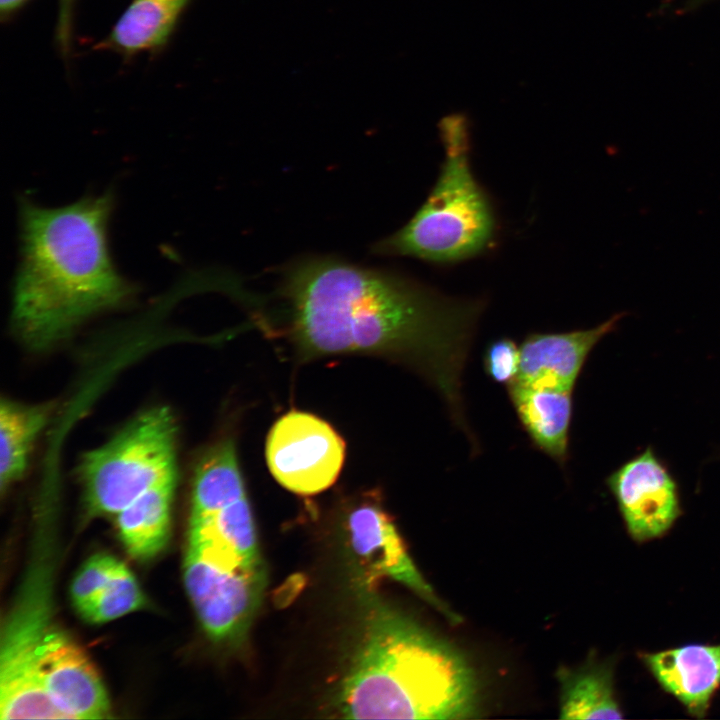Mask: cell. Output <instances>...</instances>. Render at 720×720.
Segmentation results:
<instances>
[{
  "mask_svg": "<svg viewBox=\"0 0 720 720\" xmlns=\"http://www.w3.org/2000/svg\"><path fill=\"white\" fill-rule=\"evenodd\" d=\"M188 1L133 0L115 24L109 42L125 53L161 47Z\"/></svg>",
  "mask_w": 720,
  "mask_h": 720,
  "instance_id": "cell-19",
  "label": "cell"
},
{
  "mask_svg": "<svg viewBox=\"0 0 720 720\" xmlns=\"http://www.w3.org/2000/svg\"><path fill=\"white\" fill-rule=\"evenodd\" d=\"M145 605L142 590L129 568L119 561L106 585L83 607L81 616L90 623H106Z\"/></svg>",
  "mask_w": 720,
  "mask_h": 720,
  "instance_id": "cell-20",
  "label": "cell"
},
{
  "mask_svg": "<svg viewBox=\"0 0 720 720\" xmlns=\"http://www.w3.org/2000/svg\"><path fill=\"white\" fill-rule=\"evenodd\" d=\"M40 670L48 697L67 719L109 717L108 694L94 665L56 625L45 639Z\"/></svg>",
  "mask_w": 720,
  "mask_h": 720,
  "instance_id": "cell-11",
  "label": "cell"
},
{
  "mask_svg": "<svg viewBox=\"0 0 720 720\" xmlns=\"http://www.w3.org/2000/svg\"><path fill=\"white\" fill-rule=\"evenodd\" d=\"M341 435L321 417L290 410L272 425L265 458L273 478L285 489L315 495L337 480L345 460Z\"/></svg>",
  "mask_w": 720,
  "mask_h": 720,
  "instance_id": "cell-7",
  "label": "cell"
},
{
  "mask_svg": "<svg viewBox=\"0 0 720 720\" xmlns=\"http://www.w3.org/2000/svg\"><path fill=\"white\" fill-rule=\"evenodd\" d=\"M361 639L338 694L352 719H471L475 674L449 644L414 619L371 599Z\"/></svg>",
  "mask_w": 720,
  "mask_h": 720,
  "instance_id": "cell-3",
  "label": "cell"
},
{
  "mask_svg": "<svg viewBox=\"0 0 720 720\" xmlns=\"http://www.w3.org/2000/svg\"><path fill=\"white\" fill-rule=\"evenodd\" d=\"M607 484L636 541L662 536L681 513L677 485L650 447L614 471Z\"/></svg>",
  "mask_w": 720,
  "mask_h": 720,
  "instance_id": "cell-10",
  "label": "cell"
},
{
  "mask_svg": "<svg viewBox=\"0 0 720 720\" xmlns=\"http://www.w3.org/2000/svg\"><path fill=\"white\" fill-rule=\"evenodd\" d=\"M377 492H368L348 510L346 525L352 550L368 584L390 578L404 584L453 622L459 617L447 608L423 579L405 548Z\"/></svg>",
  "mask_w": 720,
  "mask_h": 720,
  "instance_id": "cell-9",
  "label": "cell"
},
{
  "mask_svg": "<svg viewBox=\"0 0 720 720\" xmlns=\"http://www.w3.org/2000/svg\"><path fill=\"white\" fill-rule=\"evenodd\" d=\"M176 435L170 410L154 407L87 452L78 474L88 511L116 515L150 488L176 478Z\"/></svg>",
  "mask_w": 720,
  "mask_h": 720,
  "instance_id": "cell-5",
  "label": "cell"
},
{
  "mask_svg": "<svg viewBox=\"0 0 720 720\" xmlns=\"http://www.w3.org/2000/svg\"><path fill=\"white\" fill-rule=\"evenodd\" d=\"M26 0H0L2 14L9 13L22 5Z\"/></svg>",
  "mask_w": 720,
  "mask_h": 720,
  "instance_id": "cell-24",
  "label": "cell"
},
{
  "mask_svg": "<svg viewBox=\"0 0 720 720\" xmlns=\"http://www.w3.org/2000/svg\"><path fill=\"white\" fill-rule=\"evenodd\" d=\"M285 336L302 360L361 355L412 368L429 382L467 437L462 376L484 304L441 295L399 274L333 257L285 271Z\"/></svg>",
  "mask_w": 720,
  "mask_h": 720,
  "instance_id": "cell-1",
  "label": "cell"
},
{
  "mask_svg": "<svg viewBox=\"0 0 720 720\" xmlns=\"http://www.w3.org/2000/svg\"><path fill=\"white\" fill-rule=\"evenodd\" d=\"M662 688L698 718L705 716L720 687V644H690L641 654Z\"/></svg>",
  "mask_w": 720,
  "mask_h": 720,
  "instance_id": "cell-14",
  "label": "cell"
},
{
  "mask_svg": "<svg viewBox=\"0 0 720 720\" xmlns=\"http://www.w3.org/2000/svg\"><path fill=\"white\" fill-rule=\"evenodd\" d=\"M119 560L108 554L90 557L75 575L70 593L76 609L87 604L109 581Z\"/></svg>",
  "mask_w": 720,
  "mask_h": 720,
  "instance_id": "cell-21",
  "label": "cell"
},
{
  "mask_svg": "<svg viewBox=\"0 0 720 720\" xmlns=\"http://www.w3.org/2000/svg\"><path fill=\"white\" fill-rule=\"evenodd\" d=\"M113 204L112 192L55 208L21 200V260L11 323L27 348L50 349L86 320L135 295V286L118 272L109 252Z\"/></svg>",
  "mask_w": 720,
  "mask_h": 720,
  "instance_id": "cell-2",
  "label": "cell"
},
{
  "mask_svg": "<svg viewBox=\"0 0 720 720\" xmlns=\"http://www.w3.org/2000/svg\"><path fill=\"white\" fill-rule=\"evenodd\" d=\"M43 404L2 399L0 406V484L4 491L23 476L34 444L50 417Z\"/></svg>",
  "mask_w": 720,
  "mask_h": 720,
  "instance_id": "cell-18",
  "label": "cell"
},
{
  "mask_svg": "<svg viewBox=\"0 0 720 720\" xmlns=\"http://www.w3.org/2000/svg\"><path fill=\"white\" fill-rule=\"evenodd\" d=\"M507 390L516 415L534 446L563 466L569 456L573 391L518 383L511 384Z\"/></svg>",
  "mask_w": 720,
  "mask_h": 720,
  "instance_id": "cell-15",
  "label": "cell"
},
{
  "mask_svg": "<svg viewBox=\"0 0 720 720\" xmlns=\"http://www.w3.org/2000/svg\"><path fill=\"white\" fill-rule=\"evenodd\" d=\"M175 483L172 478L157 484L115 515L120 539L135 559H150L166 546Z\"/></svg>",
  "mask_w": 720,
  "mask_h": 720,
  "instance_id": "cell-16",
  "label": "cell"
},
{
  "mask_svg": "<svg viewBox=\"0 0 720 720\" xmlns=\"http://www.w3.org/2000/svg\"><path fill=\"white\" fill-rule=\"evenodd\" d=\"M72 2L73 0H61L59 33L63 45H66L68 41Z\"/></svg>",
  "mask_w": 720,
  "mask_h": 720,
  "instance_id": "cell-23",
  "label": "cell"
},
{
  "mask_svg": "<svg viewBox=\"0 0 720 720\" xmlns=\"http://www.w3.org/2000/svg\"><path fill=\"white\" fill-rule=\"evenodd\" d=\"M561 719H621L614 692L613 668L608 663H588L558 673Z\"/></svg>",
  "mask_w": 720,
  "mask_h": 720,
  "instance_id": "cell-17",
  "label": "cell"
},
{
  "mask_svg": "<svg viewBox=\"0 0 720 720\" xmlns=\"http://www.w3.org/2000/svg\"><path fill=\"white\" fill-rule=\"evenodd\" d=\"M439 133L444 159L437 181L414 216L375 244L376 254L448 264L482 254L495 240V213L471 168L468 118L446 115Z\"/></svg>",
  "mask_w": 720,
  "mask_h": 720,
  "instance_id": "cell-4",
  "label": "cell"
},
{
  "mask_svg": "<svg viewBox=\"0 0 720 720\" xmlns=\"http://www.w3.org/2000/svg\"><path fill=\"white\" fill-rule=\"evenodd\" d=\"M519 366L520 347L513 339L501 337L486 346L483 367L494 382L510 386L517 379Z\"/></svg>",
  "mask_w": 720,
  "mask_h": 720,
  "instance_id": "cell-22",
  "label": "cell"
},
{
  "mask_svg": "<svg viewBox=\"0 0 720 720\" xmlns=\"http://www.w3.org/2000/svg\"><path fill=\"white\" fill-rule=\"evenodd\" d=\"M183 568L187 594L206 634L218 643L241 644L266 582L220 570L189 550Z\"/></svg>",
  "mask_w": 720,
  "mask_h": 720,
  "instance_id": "cell-8",
  "label": "cell"
},
{
  "mask_svg": "<svg viewBox=\"0 0 720 720\" xmlns=\"http://www.w3.org/2000/svg\"><path fill=\"white\" fill-rule=\"evenodd\" d=\"M618 319L615 315L585 330L527 335L519 346L520 366L514 383L573 391L589 353L614 329Z\"/></svg>",
  "mask_w": 720,
  "mask_h": 720,
  "instance_id": "cell-13",
  "label": "cell"
},
{
  "mask_svg": "<svg viewBox=\"0 0 720 720\" xmlns=\"http://www.w3.org/2000/svg\"><path fill=\"white\" fill-rule=\"evenodd\" d=\"M248 494L207 513L190 516L187 549L235 573L265 567Z\"/></svg>",
  "mask_w": 720,
  "mask_h": 720,
  "instance_id": "cell-12",
  "label": "cell"
},
{
  "mask_svg": "<svg viewBox=\"0 0 720 720\" xmlns=\"http://www.w3.org/2000/svg\"><path fill=\"white\" fill-rule=\"evenodd\" d=\"M48 552L38 550L2 630L1 719H67L48 697L40 670L46 636L55 626Z\"/></svg>",
  "mask_w": 720,
  "mask_h": 720,
  "instance_id": "cell-6",
  "label": "cell"
}]
</instances>
